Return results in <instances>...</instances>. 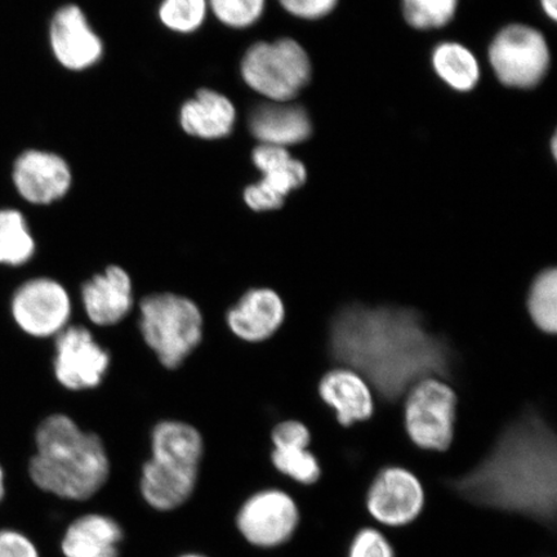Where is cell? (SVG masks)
Segmentation results:
<instances>
[{
    "instance_id": "obj_1",
    "label": "cell",
    "mask_w": 557,
    "mask_h": 557,
    "mask_svg": "<svg viewBox=\"0 0 557 557\" xmlns=\"http://www.w3.org/2000/svg\"><path fill=\"white\" fill-rule=\"evenodd\" d=\"M329 351L387 401L423 379L449 377L453 364L447 341L426 329L421 313L393 305L343 306L330 322Z\"/></svg>"
},
{
    "instance_id": "obj_2",
    "label": "cell",
    "mask_w": 557,
    "mask_h": 557,
    "mask_svg": "<svg viewBox=\"0 0 557 557\" xmlns=\"http://www.w3.org/2000/svg\"><path fill=\"white\" fill-rule=\"evenodd\" d=\"M556 456L553 428L537 410H527L507 424L476 468L449 486L472 505L554 527Z\"/></svg>"
},
{
    "instance_id": "obj_3",
    "label": "cell",
    "mask_w": 557,
    "mask_h": 557,
    "mask_svg": "<svg viewBox=\"0 0 557 557\" xmlns=\"http://www.w3.org/2000/svg\"><path fill=\"white\" fill-rule=\"evenodd\" d=\"M34 442L27 475L40 492L82 503L107 484L110 459L101 437L83 431L73 418L62 413L46 417Z\"/></svg>"
},
{
    "instance_id": "obj_4",
    "label": "cell",
    "mask_w": 557,
    "mask_h": 557,
    "mask_svg": "<svg viewBox=\"0 0 557 557\" xmlns=\"http://www.w3.org/2000/svg\"><path fill=\"white\" fill-rule=\"evenodd\" d=\"M203 455V436L193 424L159 422L151 433V458L139 480L146 504L163 512L186 504L197 487Z\"/></svg>"
},
{
    "instance_id": "obj_5",
    "label": "cell",
    "mask_w": 557,
    "mask_h": 557,
    "mask_svg": "<svg viewBox=\"0 0 557 557\" xmlns=\"http://www.w3.org/2000/svg\"><path fill=\"white\" fill-rule=\"evenodd\" d=\"M139 332L166 369H177L203 339L199 306L185 296L162 292L139 302Z\"/></svg>"
},
{
    "instance_id": "obj_6",
    "label": "cell",
    "mask_w": 557,
    "mask_h": 557,
    "mask_svg": "<svg viewBox=\"0 0 557 557\" xmlns=\"http://www.w3.org/2000/svg\"><path fill=\"white\" fill-rule=\"evenodd\" d=\"M242 75L250 88L271 102H289L309 85L311 62L305 48L294 39L260 41L244 55Z\"/></svg>"
},
{
    "instance_id": "obj_7",
    "label": "cell",
    "mask_w": 557,
    "mask_h": 557,
    "mask_svg": "<svg viewBox=\"0 0 557 557\" xmlns=\"http://www.w3.org/2000/svg\"><path fill=\"white\" fill-rule=\"evenodd\" d=\"M458 398L442 379L428 377L408 389L404 406L407 434L416 447L445 451L455 441Z\"/></svg>"
},
{
    "instance_id": "obj_8",
    "label": "cell",
    "mask_w": 557,
    "mask_h": 557,
    "mask_svg": "<svg viewBox=\"0 0 557 557\" xmlns=\"http://www.w3.org/2000/svg\"><path fill=\"white\" fill-rule=\"evenodd\" d=\"M491 66L504 86L529 89L539 86L548 72V44L532 26L512 24L504 27L490 46Z\"/></svg>"
},
{
    "instance_id": "obj_9",
    "label": "cell",
    "mask_w": 557,
    "mask_h": 557,
    "mask_svg": "<svg viewBox=\"0 0 557 557\" xmlns=\"http://www.w3.org/2000/svg\"><path fill=\"white\" fill-rule=\"evenodd\" d=\"M13 322L27 336L50 338L69 326L73 306L66 288L51 277H33L13 292L11 297Z\"/></svg>"
},
{
    "instance_id": "obj_10",
    "label": "cell",
    "mask_w": 557,
    "mask_h": 557,
    "mask_svg": "<svg viewBox=\"0 0 557 557\" xmlns=\"http://www.w3.org/2000/svg\"><path fill=\"white\" fill-rule=\"evenodd\" d=\"M301 520L294 497L281 490L257 492L243 504L236 524L256 547L274 548L294 537Z\"/></svg>"
},
{
    "instance_id": "obj_11",
    "label": "cell",
    "mask_w": 557,
    "mask_h": 557,
    "mask_svg": "<svg viewBox=\"0 0 557 557\" xmlns=\"http://www.w3.org/2000/svg\"><path fill=\"white\" fill-rule=\"evenodd\" d=\"M426 505V493L416 473L400 466L383 468L368 487L366 507L382 525L412 524Z\"/></svg>"
},
{
    "instance_id": "obj_12",
    "label": "cell",
    "mask_w": 557,
    "mask_h": 557,
    "mask_svg": "<svg viewBox=\"0 0 557 557\" xmlns=\"http://www.w3.org/2000/svg\"><path fill=\"white\" fill-rule=\"evenodd\" d=\"M54 350V377L62 387L83 392L101 385L110 367V354L85 326H66L55 336Z\"/></svg>"
},
{
    "instance_id": "obj_13",
    "label": "cell",
    "mask_w": 557,
    "mask_h": 557,
    "mask_svg": "<svg viewBox=\"0 0 557 557\" xmlns=\"http://www.w3.org/2000/svg\"><path fill=\"white\" fill-rule=\"evenodd\" d=\"M11 181L24 205L47 207L65 197L73 176L66 160L55 152L26 149L13 160Z\"/></svg>"
},
{
    "instance_id": "obj_14",
    "label": "cell",
    "mask_w": 557,
    "mask_h": 557,
    "mask_svg": "<svg viewBox=\"0 0 557 557\" xmlns=\"http://www.w3.org/2000/svg\"><path fill=\"white\" fill-rule=\"evenodd\" d=\"M253 163L262 172L259 184L244 191V201L255 212L277 211L285 198L308 180V171L289 151L278 146L259 145L252 154Z\"/></svg>"
},
{
    "instance_id": "obj_15",
    "label": "cell",
    "mask_w": 557,
    "mask_h": 557,
    "mask_svg": "<svg viewBox=\"0 0 557 557\" xmlns=\"http://www.w3.org/2000/svg\"><path fill=\"white\" fill-rule=\"evenodd\" d=\"M47 37L54 59L67 70L78 72L101 59L102 41L90 29L79 7L67 4L55 11L48 24Z\"/></svg>"
},
{
    "instance_id": "obj_16",
    "label": "cell",
    "mask_w": 557,
    "mask_h": 557,
    "mask_svg": "<svg viewBox=\"0 0 557 557\" xmlns=\"http://www.w3.org/2000/svg\"><path fill=\"white\" fill-rule=\"evenodd\" d=\"M82 301L90 322L99 326L121 323L134 308V284L127 271L111 264L82 287Z\"/></svg>"
},
{
    "instance_id": "obj_17",
    "label": "cell",
    "mask_w": 557,
    "mask_h": 557,
    "mask_svg": "<svg viewBox=\"0 0 557 557\" xmlns=\"http://www.w3.org/2000/svg\"><path fill=\"white\" fill-rule=\"evenodd\" d=\"M284 320L283 299L271 288L247 290L228 310L226 318L230 331L250 344L263 343L273 337Z\"/></svg>"
},
{
    "instance_id": "obj_18",
    "label": "cell",
    "mask_w": 557,
    "mask_h": 557,
    "mask_svg": "<svg viewBox=\"0 0 557 557\" xmlns=\"http://www.w3.org/2000/svg\"><path fill=\"white\" fill-rule=\"evenodd\" d=\"M320 398L336 413L341 426L371 420L374 399L371 386L350 368H336L325 373L319 382Z\"/></svg>"
},
{
    "instance_id": "obj_19",
    "label": "cell",
    "mask_w": 557,
    "mask_h": 557,
    "mask_svg": "<svg viewBox=\"0 0 557 557\" xmlns=\"http://www.w3.org/2000/svg\"><path fill=\"white\" fill-rule=\"evenodd\" d=\"M249 129L261 145L287 149L310 138L312 124L309 114L298 104L271 102L252 111Z\"/></svg>"
},
{
    "instance_id": "obj_20",
    "label": "cell",
    "mask_w": 557,
    "mask_h": 557,
    "mask_svg": "<svg viewBox=\"0 0 557 557\" xmlns=\"http://www.w3.org/2000/svg\"><path fill=\"white\" fill-rule=\"evenodd\" d=\"M123 539V529L113 518L83 515L67 527L61 552L65 557H121Z\"/></svg>"
},
{
    "instance_id": "obj_21",
    "label": "cell",
    "mask_w": 557,
    "mask_h": 557,
    "mask_svg": "<svg viewBox=\"0 0 557 557\" xmlns=\"http://www.w3.org/2000/svg\"><path fill=\"white\" fill-rule=\"evenodd\" d=\"M236 110L227 97L211 89H200L181 110V125L186 134L218 139L232 134Z\"/></svg>"
},
{
    "instance_id": "obj_22",
    "label": "cell",
    "mask_w": 557,
    "mask_h": 557,
    "mask_svg": "<svg viewBox=\"0 0 557 557\" xmlns=\"http://www.w3.org/2000/svg\"><path fill=\"white\" fill-rule=\"evenodd\" d=\"M35 252L37 242L24 211L16 207L0 208V267H24Z\"/></svg>"
},
{
    "instance_id": "obj_23",
    "label": "cell",
    "mask_w": 557,
    "mask_h": 557,
    "mask_svg": "<svg viewBox=\"0 0 557 557\" xmlns=\"http://www.w3.org/2000/svg\"><path fill=\"white\" fill-rule=\"evenodd\" d=\"M433 67L445 85L457 92H471L480 81V65L469 48L457 41H443L433 51Z\"/></svg>"
},
{
    "instance_id": "obj_24",
    "label": "cell",
    "mask_w": 557,
    "mask_h": 557,
    "mask_svg": "<svg viewBox=\"0 0 557 557\" xmlns=\"http://www.w3.org/2000/svg\"><path fill=\"white\" fill-rule=\"evenodd\" d=\"M529 317L537 329L546 334L557 331V271L542 270L534 277L527 296Z\"/></svg>"
},
{
    "instance_id": "obj_25",
    "label": "cell",
    "mask_w": 557,
    "mask_h": 557,
    "mask_svg": "<svg viewBox=\"0 0 557 557\" xmlns=\"http://www.w3.org/2000/svg\"><path fill=\"white\" fill-rule=\"evenodd\" d=\"M271 462L283 475L302 485L317 484L322 478L319 459L305 444L274 445Z\"/></svg>"
},
{
    "instance_id": "obj_26",
    "label": "cell",
    "mask_w": 557,
    "mask_h": 557,
    "mask_svg": "<svg viewBox=\"0 0 557 557\" xmlns=\"http://www.w3.org/2000/svg\"><path fill=\"white\" fill-rule=\"evenodd\" d=\"M459 0H401L403 15L417 30H435L456 16Z\"/></svg>"
},
{
    "instance_id": "obj_27",
    "label": "cell",
    "mask_w": 557,
    "mask_h": 557,
    "mask_svg": "<svg viewBox=\"0 0 557 557\" xmlns=\"http://www.w3.org/2000/svg\"><path fill=\"white\" fill-rule=\"evenodd\" d=\"M207 7V0H164L159 16L169 29L191 33L203 24Z\"/></svg>"
},
{
    "instance_id": "obj_28",
    "label": "cell",
    "mask_w": 557,
    "mask_h": 557,
    "mask_svg": "<svg viewBox=\"0 0 557 557\" xmlns=\"http://www.w3.org/2000/svg\"><path fill=\"white\" fill-rule=\"evenodd\" d=\"M209 5L222 24L243 29L259 21L264 0H209Z\"/></svg>"
},
{
    "instance_id": "obj_29",
    "label": "cell",
    "mask_w": 557,
    "mask_h": 557,
    "mask_svg": "<svg viewBox=\"0 0 557 557\" xmlns=\"http://www.w3.org/2000/svg\"><path fill=\"white\" fill-rule=\"evenodd\" d=\"M347 557H396L392 543L377 529L363 528L354 535Z\"/></svg>"
},
{
    "instance_id": "obj_30",
    "label": "cell",
    "mask_w": 557,
    "mask_h": 557,
    "mask_svg": "<svg viewBox=\"0 0 557 557\" xmlns=\"http://www.w3.org/2000/svg\"><path fill=\"white\" fill-rule=\"evenodd\" d=\"M0 557H41L37 543L23 531L0 527Z\"/></svg>"
},
{
    "instance_id": "obj_31",
    "label": "cell",
    "mask_w": 557,
    "mask_h": 557,
    "mask_svg": "<svg viewBox=\"0 0 557 557\" xmlns=\"http://www.w3.org/2000/svg\"><path fill=\"white\" fill-rule=\"evenodd\" d=\"M283 9L298 18L319 20L329 16L339 0H278Z\"/></svg>"
},
{
    "instance_id": "obj_32",
    "label": "cell",
    "mask_w": 557,
    "mask_h": 557,
    "mask_svg": "<svg viewBox=\"0 0 557 557\" xmlns=\"http://www.w3.org/2000/svg\"><path fill=\"white\" fill-rule=\"evenodd\" d=\"M9 494V484H7V472L4 466L0 463V507L3 506Z\"/></svg>"
},
{
    "instance_id": "obj_33",
    "label": "cell",
    "mask_w": 557,
    "mask_h": 557,
    "mask_svg": "<svg viewBox=\"0 0 557 557\" xmlns=\"http://www.w3.org/2000/svg\"><path fill=\"white\" fill-rule=\"evenodd\" d=\"M543 12L552 18L557 20V0H540Z\"/></svg>"
},
{
    "instance_id": "obj_34",
    "label": "cell",
    "mask_w": 557,
    "mask_h": 557,
    "mask_svg": "<svg viewBox=\"0 0 557 557\" xmlns=\"http://www.w3.org/2000/svg\"><path fill=\"white\" fill-rule=\"evenodd\" d=\"M556 148H557V141H556V136H554L553 139H552V150H553V157L554 158H556V156H557Z\"/></svg>"
},
{
    "instance_id": "obj_35",
    "label": "cell",
    "mask_w": 557,
    "mask_h": 557,
    "mask_svg": "<svg viewBox=\"0 0 557 557\" xmlns=\"http://www.w3.org/2000/svg\"><path fill=\"white\" fill-rule=\"evenodd\" d=\"M180 557H206V556L199 555V554H186V555H183V556H180Z\"/></svg>"
}]
</instances>
